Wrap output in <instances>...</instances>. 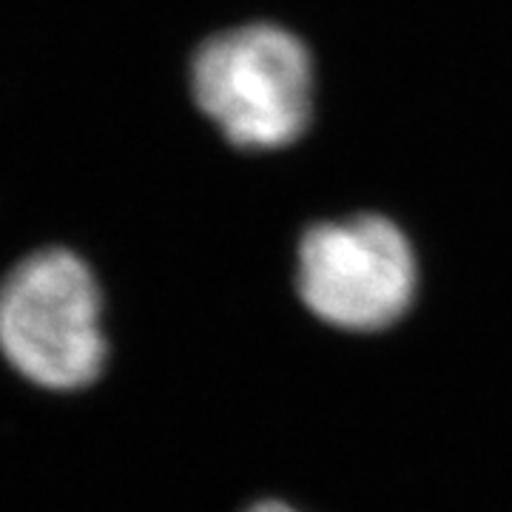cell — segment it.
<instances>
[{"mask_svg":"<svg viewBox=\"0 0 512 512\" xmlns=\"http://www.w3.org/2000/svg\"><path fill=\"white\" fill-rule=\"evenodd\" d=\"M293 282L316 319L342 330H382L413 305L419 256L393 217L356 211L311 222L299 234Z\"/></svg>","mask_w":512,"mask_h":512,"instance_id":"obj_3","label":"cell"},{"mask_svg":"<svg viewBox=\"0 0 512 512\" xmlns=\"http://www.w3.org/2000/svg\"><path fill=\"white\" fill-rule=\"evenodd\" d=\"M245 512H299L288 507V504H282V501H259L254 507H248Z\"/></svg>","mask_w":512,"mask_h":512,"instance_id":"obj_4","label":"cell"},{"mask_svg":"<svg viewBox=\"0 0 512 512\" xmlns=\"http://www.w3.org/2000/svg\"><path fill=\"white\" fill-rule=\"evenodd\" d=\"M0 359L49 396H80L106 376L109 293L89 256L52 242L0 274Z\"/></svg>","mask_w":512,"mask_h":512,"instance_id":"obj_2","label":"cell"},{"mask_svg":"<svg viewBox=\"0 0 512 512\" xmlns=\"http://www.w3.org/2000/svg\"><path fill=\"white\" fill-rule=\"evenodd\" d=\"M200 117L239 154H282L316 123L319 66L311 43L276 20H245L202 37L188 57Z\"/></svg>","mask_w":512,"mask_h":512,"instance_id":"obj_1","label":"cell"}]
</instances>
